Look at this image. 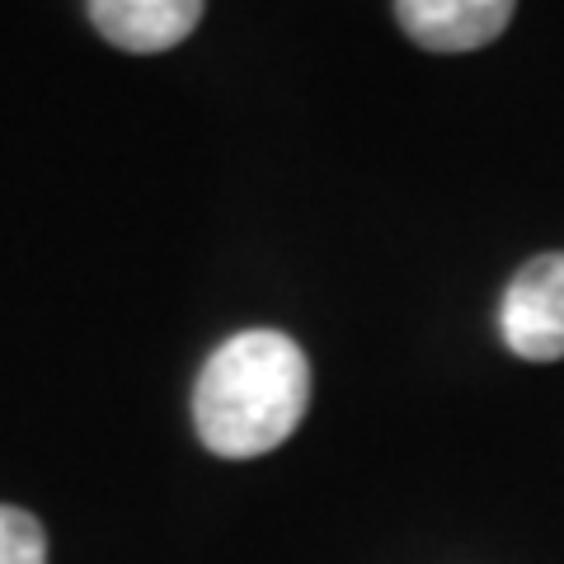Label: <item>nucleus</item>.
Masks as SVG:
<instances>
[{
  "mask_svg": "<svg viewBox=\"0 0 564 564\" xmlns=\"http://www.w3.org/2000/svg\"><path fill=\"white\" fill-rule=\"evenodd\" d=\"M518 0H395V20L429 52H475L513 20Z\"/></svg>",
  "mask_w": 564,
  "mask_h": 564,
  "instance_id": "nucleus-3",
  "label": "nucleus"
},
{
  "mask_svg": "<svg viewBox=\"0 0 564 564\" xmlns=\"http://www.w3.org/2000/svg\"><path fill=\"white\" fill-rule=\"evenodd\" d=\"M503 344L527 362L564 358V250L541 254L508 282L499 306Z\"/></svg>",
  "mask_w": 564,
  "mask_h": 564,
  "instance_id": "nucleus-2",
  "label": "nucleus"
},
{
  "mask_svg": "<svg viewBox=\"0 0 564 564\" xmlns=\"http://www.w3.org/2000/svg\"><path fill=\"white\" fill-rule=\"evenodd\" d=\"M0 564H47L43 522L10 503H0Z\"/></svg>",
  "mask_w": 564,
  "mask_h": 564,
  "instance_id": "nucleus-5",
  "label": "nucleus"
},
{
  "mask_svg": "<svg viewBox=\"0 0 564 564\" xmlns=\"http://www.w3.org/2000/svg\"><path fill=\"white\" fill-rule=\"evenodd\" d=\"M311 367L296 339L278 329H240L203 362L193 386V423L207 452L250 462L282 447L306 419Z\"/></svg>",
  "mask_w": 564,
  "mask_h": 564,
  "instance_id": "nucleus-1",
  "label": "nucleus"
},
{
  "mask_svg": "<svg viewBox=\"0 0 564 564\" xmlns=\"http://www.w3.org/2000/svg\"><path fill=\"white\" fill-rule=\"evenodd\" d=\"M95 29L122 52H165L203 20V0H90Z\"/></svg>",
  "mask_w": 564,
  "mask_h": 564,
  "instance_id": "nucleus-4",
  "label": "nucleus"
}]
</instances>
